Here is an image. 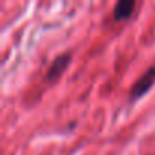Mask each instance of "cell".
Here are the masks:
<instances>
[{"label":"cell","mask_w":155,"mask_h":155,"mask_svg":"<svg viewBox=\"0 0 155 155\" xmlns=\"http://www.w3.org/2000/svg\"><path fill=\"white\" fill-rule=\"evenodd\" d=\"M70 59H71L70 52H65V53L58 55V56L52 61V64H50V67H49V70H47V73H46V81H49V82L56 81L58 78L64 73V70L68 67Z\"/></svg>","instance_id":"obj_2"},{"label":"cell","mask_w":155,"mask_h":155,"mask_svg":"<svg viewBox=\"0 0 155 155\" xmlns=\"http://www.w3.org/2000/svg\"><path fill=\"white\" fill-rule=\"evenodd\" d=\"M153 82H155V65L149 67V68L138 78V79L132 84L131 91H129V97H131L132 101L141 97L143 94H146V93L150 90V87L153 85Z\"/></svg>","instance_id":"obj_1"},{"label":"cell","mask_w":155,"mask_h":155,"mask_svg":"<svg viewBox=\"0 0 155 155\" xmlns=\"http://www.w3.org/2000/svg\"><path fill=\"white\" fill-rule=\"evenodd\" d=\"M135 6H137V3L134 0H120V2H117L116 6H114L113 15H114L116 20H126L132 15Z\"/></svg>","instance_id":"obj_3"}]
</instances>
